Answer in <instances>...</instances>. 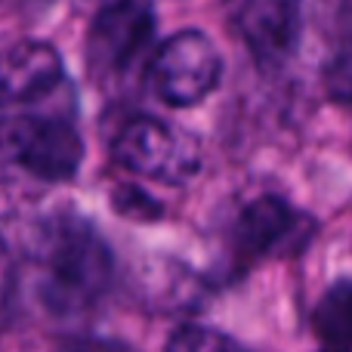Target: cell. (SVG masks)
Wrapping results in <instances>:
<instances>
[{
    "label": "cell",
    "instance_id": "cell-5",
    "mask_svg": "<svg viewBox=\"0 0 352 352\" xmlns=\"http://www.w3.org/2000/svg\"><path fill=\"white\" fill-rule=\"evenodd\" d=\"M155 34L152 0H118L96 12L87 34V65L93 78L124 74L148 50Z\"/></svg>",
    "mask_w": 352,
    "mask_h": 352
},
{
    "label": "cell",
    "instance_id": "cell-9",
    "mask_svg": "<svg viewBox=\"0 0 352 352\" xmlns=\"http://www.w3.org/2000/svg\"><path fill=\"white\" fill-rule=\"evenodd\" d=\"M316 334L331 352L352 346V281H340L322 297L316 309Z\"/></svg>",
    "mask_w": 352,
    "mask_h": 352
},
{
    "label": "cell",
    "instance_id": "cell-12",
    "mask_svg": "<svg viewBox=\"0 0 352 352\" xmlns=\"http://www.w3.org/2000/svg\"><path fill=\"white\" fill-rule=\"evenodd\" d=\"M87 3H93L96 10H102V6H111V3H118V0H87Z\"/></svg>",
    "mask_w": 352,
    "mask_h": 352
},
{
    "label": "cell",
    "instance_id": "cell-11",
    "mask_svg": "<svg viewBox=\"0 0 352 352\" xmlns=\"http://www.w3.org/2000/svg\"><path fill=\"white\" fill-rule=\"evenodd\" d=\"M167 352H244L232 337L219 334L204 324H186L170 337Z\"/></svg>",
    "mask_w": 352,
    "mask_h": 352
},
{
    "label": "cell",
    "instance_id": "cell-13",
    "mask_svg": "<svg viewBox=\"0 0 352 352\" xmlns=\"http://www.w3.org/2000/svg\"><path fill=\"white\" fill-rule=\"evenodd\" d=\"M0 256H3V244H0Z\"/></svg>",
    "mask_w": 352,
    "mask_h": 352
},
{
    "label": "cell",
    "instance_id": "cell-7",
    "mask_svg": "<svg viewBox=\"0 0 352 352\" xmlns=\"http://www.w3.org/2000/svg\"><path fill=\"white\" fill-rule=\"evenodd\" d=\"M238 28L260 65H281L303 31L300 0H244Z\"/></svg>",
    "mask_w": 352,
    "mask_h": 352
},
{
    "label": "cell",
    "instance_id": "cell-3",
    "mask_svg": "<svg viewBox=\"0 0 352 352\" xmlns=\"http://www.w3.org/2000/svg\"><path fill=\"white\" fill-rule=\"evenodd\" d=\"M219 78H223L219 50L201 31H179L167 37L148 62L155 96L173 109L198 105L217 90Z\"/></svg>",
    "mask_w": 352,
    "mask_h": 352
},
{
    "label": "cell",
    "instance_id": "cell-6",
    "mask_svg": "<svg viewBox=\"0 0 352 352\" xmlns=\"http://www.w3.org/2000/svg\"><path fill=\"white\" fill-rule=\"evenodd\" d=\"M62 56L43 41H19L0 53V109L37 102L62 84Z\"/></svg>",
    "mask_w": 352,
    "mask_h": 352
},
{
    "label": "cell",
    "instance_id": "cell-2",
    "mask_svg": "<svg viewBox=\"0 0 352 352\" xmlns=\"http://www.w3.org/2000/svg\"><path fill=\"white\" fill-rule=\"evenodd\" d=\"M115 161L130 173L158 179L167 186L188 182L201 170V146L188 130L173 127L161 118L136 115L111 142Z\"/></svg>",
    "mask_w": 352,
    "mask_h": 352
},
{
    "label": "cell",
    "instance_id": "cell-14",
    "mask_svg": "<svg viewBox=\"0 0 352 352\" xmlns=\"http://www.w3.org/2000/svg\"><path fill=\"white\" fill-rule=\"evenodd\" d=\"M343 352H352V346H349V349H343Z\"/></svg>",
    "mask_w": 352,
    "mask_h": 352
},
{
    "label": "cell",
    "instance_id": "cell-1",
    "mask_svg": "<svg viewBox=\"0 0 352 352\" xmlns=\"http://www.w3.org/2000/svg\"><path fill=\"white\" fill-rule=\"evenodd\" d=\"M41 297L53 312L90 309L111 285V250L87 219L56 217L34 244Z\"/></svg>",
    "mask_w": 352,
    "mask_h": 352
},
{
    "label": "cell",
    "instance_id": "cell-8",
    "mask_svg": "<svg viewBox=\"0 0 352 352\" xmlns=\"http://www.w3.org/2000/svg\"><path fill=\"white\" fill-rule=\"evenodd\" d=\"M303 219L297 217L287 201L275 198V195H263V198L250 201L241 210L235 226V241L244 256H263L278 250L294 232L300 229Z\"/></svg>",
    "mask_w": 352,
    "mask_h": 352
},
{
    "label": "cell",
    "instance_id": "cell-4",
    "mask_svg": "<svg viewBox=\"0 0 352 352\" xmlns=\"http://www.w3.org/2000/svg\"><path fill=\"white\" fill-rule=\"evenodd\" d=\"M0 155L43 182H65L84 161V140L62 118H12L0 124Z\"/></svg>",
    "mask_w": 352,
    "mask_h": 352
},
{
    "label": "cell",
    "instance_id": "cell-10",
    "mask_svg": "<svg viewBox=\"0 0 352 352\" xmlns=\"http://www.w3.org/2000/svg\"><path fill=\"white\" fill-rule=\"evenodd\" d=\"M334 34L337 47L324 65V87L337 102H352V0H337Z\"/></svg>",
    "mask_w": 352,
    "mask_h": 352
}]
</instances>
